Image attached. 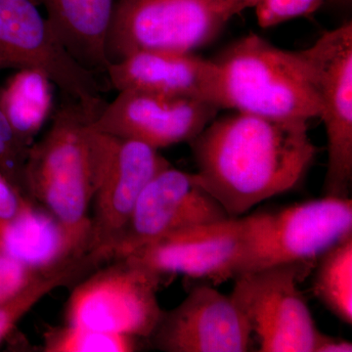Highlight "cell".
<instances>
[{
	"instance_id": "25",
	"label": "cell",
	"mask_w": 352,
	"mask_h": 352,
	"mask_svg": "<svg viewBox=\"0 0 352 352\" xmlns=\"http://www.w3.org/2000/svg\"><path fill=\"white\" fill-rule=\"evenodd\" d=\"M36 205L0 168V219H15Z\"/></svg>"
},
{
	"instance_id": "19",
	"label": "cell",
	"mask_w": 352,
	"mask_h": 352,
	"mask_svg": "<svg viewBox=\"0 0 352 352\" xmlns=\"http://www.w3.org/2000/svg\"><path fill=\"white\" fill-rule=\"evenodd\" d=\"M91 259L39 271L17 293L0 303V346L17 327L18 323L48 294L58 288L75 285L96 270Z\"/></svg>"
},
{
	"instance_id": "13",
	"label": "cell",
	"mask_w": 352,
	"mask_h": 352,
	"mask_svg": "<svg viewBox=\"0 0 352 352\" xmlns=\"http://www.w3.org/2000/svg\"><path fill=\"white\" fill-rule=\"evenodd\" d=\"M252 335L249 321L230 296L200 285L177 307L163 309L148 340L164 352H244Z\"/></svg>"
},
{
	"instance_id": "4",
	"label": "cell",
	"mask_w": 352,
	"mask_h": 352,
	"mask_svg": "<svg viewBox=\"0 0 352 352\" xmlns=\"http://www.w3.org/2000/svg\"><path fill=\"white\" fill-rule=\"evenodd\" d=\"M243 219L244 245L237 275L283 264L315 265L352 236V201L323 196Z\"/></svg>"
},
{
	"instance_id": "28",
	"label": "cell",
	"mask_w": 352,
	"mask_h": 352,
	"mask_svg": "<svg viewBox=\"0 0 352 352\" xmlns=\"http://www.w3.org/2000/svg\"><path fill=\"white\" fill-rule=\"evenodd\" d=\"M335 1L340 2V3H347V2L349 1V0H335Z\"/></svg>"
},
{
	"instance_id": "18",
	"label": "cell",
	"mask_w": 352,
	"mask_h": 352,
	"mask_svg": "<svg viewBox=\"0 0 352 352\" xmlns=\"http://www.w3.org/2000/svg\"><path fill=\"white\" fill-rule=\"evenodd\" d=\"M54 87L47 76L32 69H15L1 83L0 105L21 143L31 148L50 119Z\"/></svg>"
},
{
	"instance_id": "27",
	"label": "cell",
	"mask_w": 352,
	"mask_h": 352,
	"mask_svg": "<svg viewBox=\"0 0 352 352\" xmlns=\"http://www.w3.org/2000/svg\"><path fill=\"white\" fill-rule=\"evenodd\" d=\"M224 8L229 18L242 13L245 9L254 8L258 6L259 0H222Z\"/></svg>"
},
{
	"instance_id": "17",
	"label": "cell",
	"mask_w": 352,
	"mask_h": 352,
	"mask_svg": "<svg viewBox=\"0 0 352 352\" xmlns=\"http://www.w3.org/2000/svg\"><path fill=\"white\" fill-rule=\"evenodd\" d=\"M0 252L36 270L90 258L76 252L57 220L38 205L15 219H0Z\"/></svg>"
},
{
	"instance_id": "26",
	"label": "cell",
	"mask_w": 352,
	"mask_h": 352,
	"mask_svg": "<svg viewBox=\"0 0 352 352\" xmlns=\"http://www.w3.org/2000/svg\"><path fill=\"white\" fill-rule=\"evenodd\" d=\"M352 344L349 340L330 337L322 333L314 352H351Z\"/></svg>"
},
{
	"instance_id": "9",
	"label": "cell",
	"mask_w": 352,
	"mask_h": 352,
	"mask_svg": "<svg viewBox=\"0 0 352 352\" xmlns=\"http://www.w3.org/2000/svg\"><path fill=\"white\" fill-rule=\"evenodd\" d=\"M92 129L97 188L90 215L89 256L102 265L112 258L146 185L170 164L159 150L145 143Z\"/></svg>"
},
{
	"instance_id": "16",
	"label": "cell",
	"mask_w": 352,
	"mask_h": 352,
	"mask_svg": "<svg viewBox=\"0 0 352 352\" xmlns=\"http://www.w3.org/2000/svg\"><path fill=\"white\" fill-rule=\"evenodd\" d=\"M53 30L85 68L105 73L113 0H38Z\"/></svg>"
},
{
	"instance_id": "11",
	"label": "cell",
	"mask_w": 352,
	"mask_h": 352,
	"mask_svg": "<svg viewBox=\"0 0 352 352\" xmlns=\"http://www.w3.org/2000/svg\"><path fill=\"white\" fill-rule=\"evenodd\" d=\"M228 219L231 217L204 188L196 173L170 164L146 185L111 259L124 258L178 231Z\"/></svg>"
},
{
	"instance_id": "8",
	"label": "cell",
	"mask_w": 352,
	"mask_h": 352,
	"mask_svg": "<svg viewBox=\"0 0 352 352\" xmlns=\"http://www.w3.org/2000/svg\"><path fill=\"white\" fill-rule=\"evenodd\" d=\"M314 266L283 264L234 278L231 298L258 338L259 351H315L322 332L298 289Z\"/></svg>"
},
{
	"instance_id": "7",
	"label": "cell",
	"mask_w": 352,
	"mask_h": 352,
	"mask_svg": "<svg viewBox=\"0 0 352 352\" xmlns=\"http://www.w3.org/2000/svg\"><path fill=\"white\" fill-rule=\"evenodd\" d=\"M229 20L222 0H119L109 60L140 50L193 52L214 41Z\"/></svg>"
},
{
	"instance_id": "12",
	"label": "cell",
	"mask_w": 352,
	"mask_h": 352,
	"mask_svg": "<svg viewBox=\"0 0 352 352\" xmlns=\"http://www.w3.org/2000/svg\"><path fill=\"white\" fill-rule=\"evenodd\" d=\"M219 110L212 104L195 99L122 90L91 120V126L160 150L189 143L217 118Z\"/></svg>"
},
{
	"instance_id": "3",
	"label": "cell",
	"mask_w": 352,
	"mask_h": 352,
	"mask_svg": "<svg viewBox=\"0 0 352 352\" xmlns=\"http://www.w3.org/2000/svg\"><path fill=\"white\" fill-rule=\"evenodd\" d=\"M221 108L283 119L320 118L321 106L296 51L252 34L212 59Z\"/></svg>"
},
{
	"instance_id": "6",
	"label": "cell",
	"mask_w": 352,
	"mask_h": 352,
	"mask_svg": "<svg viewBox=\"0 0 352 352\" xmlns=\"http://www.w3.org/2000/svg\"><path fill=\"white\" fill-rule=\"evenodd\" d=\"M22 69L47 76L94 118L105 105L96 74L67 50L38 0H0V71Z\"/></svg>"
},
{
	"instance_id": "20",
	"label": "cell",
	"mask_w": 352,
	"mask_h": 352,
	"mask_svg": "<svg viewBox=\"0 0 352 352\" xmlns=\"http://www.w3.org/2000/svg\"><path fill=\"white\" fill-rule=\"evenodd\" d=\"M315 296L338 319L352 324V236L321 256L315 264Z\"/></svg>"
},
{
	"instance_id": "1",
	"label": "cell",
	"mask_w": 352,
	"mask_h": 352,
	"mask_svg": "<svg viewBox=\"0 0 352 352\" xmlns=\"http://www.w3.org/2000/svg\"><path fill=\"white\" fill-rule=\"evenodd\" d=\"M308 122L239 111L215 118L189 142L199 182L231 219L295 189L318 153Z\"/></svg>"
},
{
	"instance_id": "24",
	"label": "cell",
	"mask_w": 352,
	"mask_h": 352,
	"mask_svg": "<svg viewBox=\"0 0 352 352\" xmlns=\"http://www.w3.org/2000/svg\"><path fill=\"white\" fill-rule=\"evenodd\" d=\"M39 271L0 252V303L22 289Z\"/></svg>"
},
{
	"instance_id": "23",
	"label": "cell",
	"mask_w": 352,
	"mask_h": 352,
	"mask_svg": "<svg viewBox=\"0 0 352 352\" xmlns=\"http://www.w3.org/2000/svg\"><path fill=\"white\" fill-rule=\"evenodd\" d=\"M29 150L14 133L0 105V168L23 191V170Z\"/></svg>"
},
{
	"instance_id": "5",
	"label": "cell",
	"mask_w": 352,
	"mask_h": 352,
	"mask_svg": "<svg viewBox=\"0 0 352 352\" xmlns=\"http://www.w3.org/2000/svg\"><path fill=\"white\" fill-rule=\"evenodd\" d=\"M163 277L129 258L111 259L73 285L65 323L148 340L162 309Z\"/></svg>"
},
{
	"instance_id": "22",
	"label": "cell",
	"mask_w": 352,
	"mask_h": 352,
	"mask_svg": "<svg viewBox=\"0 0 352 352\" xmlns=\"http://www.w3.org/2000/svg\"><path fill=\"white\" fill-rule=\"evenodd\" d=\"M326 0H259L256 18L261 28L274 27L286 21L310 15Z\"/></svg>"
},
{
	"instance_id": "14",
	"label": "cell",
	"mask_w": 352,
	"mask_h": 352,
	"mask_svg": "<svg viewBox=\"0 0 352 352\" xmlns=\"http://www.w3.org/2000/svg\"><path fill=\"white\" fill-rule=\"evenodd\" d=\"M244 219L178 231L124 256L162 277L182 274L222 283L237 275L244 245Z\"/></svg>"
},
{
	"instance_id": "21",
	"label": "cell",
	"mask_w": 352,
	"mask_h": 352,
	"mask_svg": "<svg viewBox=\"0 0 352 352\" xmlns=\"http://www.w3.org/2000/svg\"><path fill=\"white\" fill-rule=\"evenodd\" d=\"M138 338L113 335L64 323L50 326L43 333V352H133L138 351Z\"/></svg>"
},
{
	"instance_id": "10",
	"label": "cell",
	"mask_w": 352,
	"mask_h": 352,
	"mask_svg": "<svg viewBox=\"0 0 352 352\" xmlns=\"http://www.w3.org/2000/svg\"><path fill=\"white\" fill-rule=\"evenodd\" d=\"M320 102L328 145L324 196L349 198L352 183V23L296 51Z\"/></svg>"
},
{
	"instance_id": "2",
	"label": "cell",
	"mask_w": 352,
	"mask_h": 352,
	"mask_svg": "<svg viewBox=\"0 0 352 352\" xmlns=\"http://www.w3.org/2000/svg\"><path fill=\"white\" fill-rule=\"evenodd\" d=\"M92 119L74 100L61 106L30 148L23 170L25 195L57 220L82 256H89V210L97 188Z\"/></svg>"
},
{
	"instance_id": "15",
	"label": "cell",
	"mask_w": 352,
	"mask_h": 352,
	"mask_svg": "<svg viewBox=\"0 0 352 352\" xmlns=\"http://www.w3.org/2000/svg\"><path fill=\"white\" fill-rule=\"evenodd\" d=\"M105 73L118 91L140 90L185 97L222 109L217 65L192 52L136 51L111 62Z\"/></svg>"
}]
</instances>
